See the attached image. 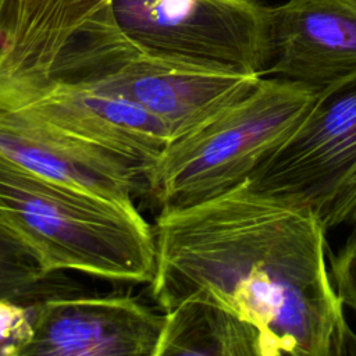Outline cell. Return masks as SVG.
I'll use <instances>...</instances> for the list:
<instances>
[{
	"label": "cell",
	"instance_id": "6da1fadb",
	"mask_svg": "<svg viewBox=\"0 0 356 356\" xmlns=\"http://www.w3.org/2000/svg\"><path fill=\"white\" fill-rule=\"evenodd\" d=\"M153 302H213L253 324L268 356H343L353 330L334 285L321 216L241 185L160 210Z\"/></svg>",
	"mask_w": 356,
	"mask_h": 356
},
{
	"label": "cell",
	"instance_id": "7a4b0ae2",
	"mask_svg": "<svg viewBox=\"0 0 356 356\" xmlns=\"http://www.w3.org/2000/svg\"><path fill=\"white\" fill-rule=\"evenodd\" d=\"M0 153L106 197L135 203L147 171L131 159L127 138L102 97L53 70L0 61Z\"/></svg>",
	"mask_w": 356,
	"mask_h": 356
},
{
	"label": "cell",
	"instance_id": "3957f363",
	"mask_svg": "<svg viewBox=\"0 0 356 356\" xmlns=\"http://www.w3.org/2000/svg\"><path fill=\"white\" fill-rule=\"evenodd\" d=\"M0 227L46 273L149 284L153 228L124 203L31 170L0 153Z\"/></svg>",
	"mask_w": 356,
	"mask_h": 356
},
{
	"label": "cell",
	"instance_id": "277c9868",
	"mask_svg": "<svg viewBox=\"0 0 356 356\" xmlns=\"http://www.w3.org/2000/svg\"><path fill=\"white\" fill-rule=\"evenodd\" d=\"M53 71L140 107L163 124L171 140L242 99L261 78L146 53L120 32L108 6L70 40Z\"/></svg>",
	"mask_w": 356,
	"mask_h": 356
},
{
	"label": "cell",
	"instance_id": "5b68a950",
	"mask_svg": "<svg viewBox=\"0 0 356 356\" xmlns=\"http://www.w3.org/2000/svg\"><path fill=\"white\" fill-rule=\"evenodd\" d=\"M317 90L261 76L242 99L170 140L147 174L160 210L200 203L248 181L295 129Z\"/></svg>",
	"mask_w": 356,
	"mask_h": 356
},
{
	"label": "cell",
	"instance_id": "8992f818",
	"mask_svg": "<svg viewBox=\"0 0 356 356\" xmlns=\"http://www.w3.org/2000/svg\"><path fill=\"white\" fill-rule=\"evenodd\" d=\"M108 10L120 32L146 53L261 76L267 13L254 0H111Z\"/></svg>",
	"mask_w": 356,
	"mask_h": 356
},
{
	"label": "cell",
	"instance_id": "52a82bcc",
	"mask_svg": "<svg viewBox=\"0 0 356 356\" xmlns=\"http://www.w3.org/2000/svg\"><path fill=\"white\" fill-rule=\"evenodd\" d=\"M355 175L356 72L317 90L295 129L246 184L321 214Z\"/></svg>",
	"mask_w": 356,
	"mask_h": 356
},
{
	"label": "cell",
	"instance_id": "ba28073f",
	"mask_svg": "<svg viewBox=\"0 0 356 356\" xmlns=\"http://www.w3.org/2000/svg\"><path fill=\"white\" fill-rule=\"evenodd\" d=\"M31 307L24 356H156L164 313L131 295L72 292Z\"/></svg>",
	"mask_w": 356,
	"mask_h": 356
},
{
	"label": "cell",
	"instance_id": "9c48e42d",
	"mask_svg": "<svg viewBox=\"0 0 356 356\" xmlns=\"http://www.w3.org/2000/svg\"><path fill=\"white\" fill-rule=\"evenodd\" d=\"M266 13L261 76L320 89L356 72V0H288Z\"/></svg>",
	"mask_w": 356,
	"mask_h": 356
},
{
	"label": "cell",
	"instance_id": "30bf717a",
	"mask_svg": "<svg viewBox=\"0 0 356 356\" xmlns=\"http://www.w3.org/2000/svg\"><path fill=\"white\" fill-rule=\"evenodd\" d=\"M111 0H10L0 28V60L53 70L70 40Z\"/></svg>",
	"mask_w": 356,
	"mask_h": 356
},
{
	"label": "cell",
	"instance_id": "8fae6325",
	"mask_svg": "<svg viewBox=\"0 0 356 356\" xmlns=\"http://www.w3.org/2000/svg\"><path fill=\"white\" fill-rule=\"evenodd\" d=\"M164 313L156 356H268L261 332L207 300H186Z\"/></svg>",
	"mask_w": 356,
	"mask_h": 356
},
{
	"label": "cell",
	"instance_id": "7c38bea8",
	"mask_svg": "<svg viewBox=\"0 0 356 356\" xmlns=\"http://www.w3.org/2000/svg\"><path fill=\"white\" fill-rule=\"evenodd\" d=\"M79 292L65 273H46L36 259L0 227V298L33 305Z\"/></svg>",
	"mask_w": 356,
	"mask_h": 356
},
{
	"label": "cell",
	"instance_id": "4fadbf2b",
	"mask_svg": "<svg viewBox=\"0 0 356 356\" xmlns=\"http://www.w3.org/2000/svg\"><path fill=\"white\" fill-rule=\"evenodd\" d=\"M32 334L31 305L0 298V356H24Z\"/></svg>",
	"mask_w": 356,
	"mask_h": 356
},
{
	"label": "cell",
	"instance_id": "5bb4252c",
	"mask_svg": "<svg viewBox=\"0 0 356 356\" xmlns=\"http://www.w3.org/2000/svg\"><path fill=\"white\" fill-rule=\"evenodd\" d=\"M330 273L345 307L356 313V225L335 252H328Z\"/></svg>",
	"mask_w": 356,
	"mask_h": 356
},
{
	"label": "cell",
	"instance_id": "9a60e30c",
	"mask_svg": "<svg viewBox=\"0 0 356 356\" xmlns=\"http://www.w3.org/2000/svg\"><path fill=\"white\" fill-rule=\"evenodd\" d=\"M320 216L328 231L334 228H350L356 225V175L321 211Z\"/></svg>",
	"mask_w": 356,
	"mask_h": 356
},
{
	"label": "cell",
	"instance_id": "2e32d148",
	"mask_svg": "<svg viewBox=\"0 0 356 356\" xmlns=\"http://www.w3.org/2000/svg\"><path fill=\"white\" fill-rule=\"evenodd\" d=\"M8 3H10V0H0V28H1V22H3L4 14H6V11H7Z\"/></svg>",
	"mask_w": 356,
	"mask_h": 356
},
{
	"label": "cell",
	"instance_id": "e0dca14e",
	"mask_svg": "<svg viewBox=\"0 0 356 356\" xmlns=\"http://www.w3.org/2000/svg\"><path fill=\"white\" fill-rule=\"evenodd\" d=\"M348 355H356V332H353L349 346H348Z\"/></svg>",
	"mask_w": 356,
	"mask_h": 356
}]
</instances>
